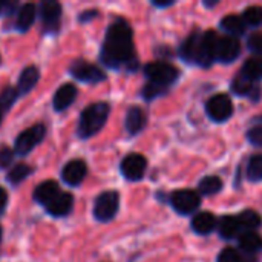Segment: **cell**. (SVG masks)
Listing matches in <instances>:
<instances>
[{
	"mask_svg": "<svg viewBox=\"0 0 262 262\" xmlns=\"http://www.w3.org/2000/svg\"><path fill=\"white\" fill-rule=\"evenodd\" d=\"M134 40L130 26L123 21H114L107 32L101 49V60L109 68H120L129 64L134 60Z\"/></svg>",
	"mask_w": 262,
	"mask_h": 262,
	"instance_id": "6da1fadb",
	"label": "cell"
},
{
	"mask_svg": "<svg viewBox=\"0 0 262 262\" xmlns=\"http://www.w3.org/2000/svg\"><path fill=\"white\" fill-rule=\"evenodd\" d=\"M109 117V106L106 103H94L88 106L78 121V135L81 138H91L101 130Z\"/></svg>",
	"mask_w": 262,
	"mask_h": 262,
	"instance_id": "7a4b0ae2",
	"label": "cell"
},
{
	"mask_svg": "<svg viewBox=\"0 0 262 262\" xmlns=\"http://www.w3.org/2000/svg\"><path fill=\"white\" fill-rule=\"evenodd\" d=\"M144 74L147 75L149 81L164 88H167L178 78V69L167 61H152L146 64Z\"/></svg>",
	"mask_w": 262,
	"mask_h": 262,
	"instance_id": "3957f363",
	"label": "cell"
},
{
	"mask_svg": "<svg viewBox=\"0 0 262 262\" xmlns=\"http://www.w3.org/2000/svg\"><path fill=\"white\" fill-rule=\"evenodd\" d=\"M120 207V196L117 192L111 190V192H103L94 204V216L101 221V223H107L111 220L115 218L117 212Z\"/></svg>",
	"mask_w": 262,
	"mask_h": 262,
	"instance_id": "277c9868",
	"label": "cell"
},
{
	"mask_svg": "<svg viewBox=\"0 0 262 262\" xmlns=\"http://www.w3.org/2000/svg\"><path fill=\"white\" fill-rule=\"evenodd\" d=\"M45 134H46V129H45L43 124H35V126L28 127L26 130H23V132L17 137L14 150H15L18 155H26V154H29L37 144L41 143V140L45 138Z\"/></svg>",
	"mask_w": 262,
	"mask_h": 262,
	"instance_id": "5b68a950",
	"label": "cell"
},
{
	"mask_svg": "<svg viewBox=\"0 0 262 262\" xmlns=\"http://www.w3.org/2000/svg\"><path fill=\"white\" fill-rule=\"evenodd\" d=\"M206 112L207 115L216 121V123H223L226 120H229L233 114V103L229 98V95L226 94H218L213 95L207 104H206Z\"/></svg>",
	"mask_w": 262,
	"mask_h": 262,
	"instance_id": "8992f818",
	"label": "cell"
},
{
	"mask_svg": "<svg viewBox=\"0 0 262 262\" xmlns=\"http://www.w3.org/2000/svg\"><path fill=\"white\" fill-rule=\"evenodd\" d=\"M170 203H172V207L175 209V212H178L181 215H189L198 209L201 200L196 192L183 189V190H177L172 193Z\"/></svg>",
	"mask_w": 262,
	"mask_h": 262,
	"instance_id": "52a82bcc",
	"label": "cell"
},
{
	"mask_svg": "<svg viewBox=\"0 0 262 262\" xmlns=\"http://www.w3.org/2000/svg\"><path fill=\"white\" fill-rule=\"evenodd\" d=\"M71 75H74L77 80L80 81H86V83H98V81H103L106 78L104 72L92 64V63H88L84 60H77L71 64Z\"/></svg>",
	"mask_w": 262,
	"mask_h": 262,
	"instance_id": "ba28073f",
	"label": "cell"
},
{
	"mask_svg": "<svg viewBox=\"0 0 262 262\" xmlns=\"http://www.w3.org/2000/svg\"><path fill=\"white\" fill-rule=\"evenodd\" d=\"M147 161L140 154H130L121 161V173L129 181H138L144 177Z\"/></svg>",
	"mask_w": 262,
	"mask_h": 262,
	"instance_id": "9c48e42d",
	"label": "cell"
},
{
	"mask_svg": "<svg viewBox=\"0 0 262 262\" xmlns=\"http://www.w3.org/2000/svg\"><path fill=\"white\" fill-rule=\"evenodd\" d=\"M218 40H220V37L215 31H207V32L201 34L200 55H198V63L201 66H209L216 58Z\"/></svg>",
	"mask_w": 262,
	"mask_h": 262,
	"instance_id": "30bf717a",
	"label": "cell"
},
{
	"mask_svg": "<svg viewBox=\"0 0 262 262\" xmlns=\"http://www.w3.org/2000/svg\"><path fill=\"white\" fill-rule=\"evenodd\" d=\"M40 14H41L45 29L48 32H57L60 28V18H61V5L55 0H46L41 3Z\"/></svg>",
	"mask_w": 262,
	"mask_h": 262,
	"instance_id": "8fae6325",
	"label": "cell"
},
{
	"mask_svg": "<svg viewBox=\"0 0 262 262\" xmlns=\"http://www.w3.org/2000/svg\"><path fill=\"white\" fill-rule=\"evenodd\" d=\"M241 52V45L236 37H220L216 48V60L223 63H232L238 58Z\"/></svg>",
	"mask_w": 262,
	"mask_h": 262,
	"instance_id": "7c38bea8",
	"label": "cell"
},
{
	"mask_svg": "<svg viewBox=\"0 0 262 262\" xmlns=\"http://www.w3.org/2000/svg\"><path fill=\"white\" fill-rule=\"evenodd\" d=\"M86 172H88V167H86L84 161L72 160L63 167L61 178L68 186H78L86 178Z\"/></svg>",
	"mask_w": 262,
	"mask_h": 262,
	"instance_id": "4fadbf2b",
	"label": "cell"
},
{
	"mask_svg": "<svg viewBox=\"0 0 262 262\" xmlns=\"http://www.w3.org/2000/svg\"><path fill=\"white\" fill-rule=\"evenodd\" d=\"M72 206H74V198L71 193H66V192H60L48 206H46V210L49 215L52 216H66L71 210H72Z\"/></svg>",
	"mask_w": 262,
	"mask_h": 262,
	"instance_id": "5bb4252c",
	"label": "cell"
},
{
	"mask_svg": "<svg viewBox=\"0 0 262 262\" xmlns=\"http://www.w3.org/2000/svg\"><path fill=\"white\" fill-rule=\"evenodd\" d=\"M75 97H77V88L72 83L63 84L60 89H57V92L54 95V100H52L54 109L58 112L66 111L75 101Z\"/></svg>",
	"mask_w": 262,
	"mask_h": 262,
	"instance_id": "9a60e30c",
	"label": "cell"
},
{
	"mask_svg": "<svg viewBox=\"0 0 262 262\" xmlns=\"http://www.w3.org/2000/svg\"><path fill=\"white\" fill-rule=\"evenodd\" d=\"M58 193H60V189H58V184L55 181H43L34 190V200L38 204L48 206Z\"/></svg>",
	"mask_w": 262,
	"mask_h": 262,
	"instance_id": "2e32d148",
	"label": "cell"
},
{
	"mask_svg": "<svg viewBox=\"0 0 262 262\" xmlns=\"http://www.w3.org/2000/svg\"><path fill=\"white\" fill-rule=\"evenodd\" d=\"M38 78H40V72H38V69H37L35 66H28V68H25V69L21 71V74H20L18 84H17V86H18V88H17L18 94H28L29 91H32V89L35 88Z\"/></svg>",
	"mask_w": 262,
	"mask_h": 262,
	"instance_id": "e0dca14e",
	"label": "cell"
},
{
	"mask_svg": "<svg viewBox=\"0 0 262 262\" xmlns=\"http://www.w3.org/2000/svg\"><path fill=\"white\" fill-rule=\"evenodd\" d=\"M146 126V114L143 112L141 107H130L127 111L126 115V129L130 135L138 134L140 130H143V127Z\"/></svg>",
	"mask_w": 262,
	"mask_h": 262,
	"instance_id": "ac0fdd59",
	"label": "cell"
},
{
	"mask_svg": "<svg viewBox=\"0 0 262 262\" xmlns=\"http://www.w3.org/2000/svg\"><path fill=\"white\" fill-rule=\"evenodd\" d=\"M200 41H201V34L196 35H190L187 37V40L183 43L181 49H180V54L181 57L189 61V63H198V55H200Z\"/></svg>",
	"mask_w": 262,
	"mask_h": 262,
	"instance_id": "d6986e66",
	"label": "cell"
},
{
	"mask_svg": "<svg viewBox=\"0 0 262 262\" xmlns=\"http://www.w3.org/2000/svg\"><path fill=\"white\" fill-rule=\"evenodd\" d=\"M216 227V218L209 212H201L192 220V229L198 235H209Z\"/></svg>",
	"mask_w": 262,
	"mask_h": 262,
	"instance_id": "ffe728a7",
	"label": "cell"
},
{
	"mask_svg": "<svg viewBox=\"0 0 262 262\" xmlns=\"http://www.w3.org/2000/svg\"><path fill=\"white\" fill-rule=\"evenodd\" d=\"M243 78L249 80V81H258L262 80V57H252L247 58L243 64Z\"/></svg>",
	"mask_w": 262,
	"mask_h": 262,
	"instance_id": "44dd1931",
	"label": "cell"
},
{
	"mask_svg": "<svg viewBox=\"0 0 262 262\" xmlns=\"http://www.w3.org/2000/svg\"><path fill=\"white\" fill-rule=\"evenodd\" d=\"M218 230H220V235L226 239H232L238 236V233L243 232L236 216H223L218 224Z\"/></svg>",
	"mask_w": 262,
	"mask_h": 262,
	"instance_id": "7402d4cb",
	"label": "cell"
},
{
	"mask_svg": "<svg viewBox=\"0 0 262 262\" xmlns=\"http://www.w3.org/2000/svg\"><path fill=\"white\" fill-rule=\"evenodd\" d=\"M34 18H35V6H34L32 3L23 5V6L20 8L18 14H17V23H15L17 29L21 31V32L28 31V29L32 26Z\"/></svg>",
	"mask_w": 262,
	"mask_h": 262,
	"instance_id": "603a6c76",
	"label": "cell"
},
{
	"mask_svg": "<svg viewBox=\"0 0 262 262\" xmlns=\"http://www.w3.org/2000/svg\"><path fill=\"white\" fill-rule=\"evenodd\" d=\"M232 89L238 94V95H244V97H249V98H253V100H258L259 95H261V89L253 84L252 81L246 80V78H236L233 81V86Z\"/></svg>",
	"mask_w": 262,
	"mask_h": 262,
	"instance_id": "cb8c5ba5",
	"label": "cell"
},
{
	"mask_svg": "<svg viewBox=\"0 0 262 262\" xmlns=\"http://www.w3.org/2000/svg\"><path fill=\"white\" fill-rule=\"evenodd\" d=\"M246 23L243 17L238 15H227L221 20V28L230 34V37H238L246 32Z\"/></svg>",
	"mask_w": 262,
	"mask_h": 262,
	"instance_id": "d4e9b609",
	"label": "cell"
},
{
	"mask_svg": "<svg viewBox=\"0 0 262 262\" xmlns=\"http://www.w3.org/2000/svg\"><path fill=\"white\" fill-rule=\"evenodd\" d=\"M236 218H238V221H239L241 229L246 230V232H253L255 229H259L262 224V220L261 216H259V213L255 212V210H250V209L241 212Z\"/></svg>",
	"mask_w": 262,
	"mask_h": 262,
	"instance_id": "484cf974",
	"label": "cell"
},
{
	"mask_svg": "<svg viewBox=\"0 0 262 262\" xmlns=\"http://www.w3.org/2000/svg\"><path fill=\"white\" fill-rule=\"evenodd\" d=\"M239 247L247 253H256L262 249V238L255 232H244L239 236Z\"/></svg>",
	"mask_w": 262,
	"mask_h": 262,
	"instance_id": "4316f807",
	"label": "cell"
},
{
	"mask_svg": "<svg viewBox=\"0 0 262 262\" xmlns=\"http://www.w3.org/2000/svg\"><path fill=\"white\" fill-rule=\"evenodd\" d=\"M198 189H200L201 195H204V196L216 195L223 189V181L218 177H206L200 181Z\"/></svg>",
	"mask_w": 262,
	"mask_h": 262,
	"instance_id": "83f0119b",
	"label": "cell"
},
{
	"mask_svg": "<svg viewBox=\"0 0 262 262\" xmlns=\"http://www.w3.org/2000/svg\"><path fill=\"white\" fill-rule=\"evenodd\" d=\"M247 178L250 181H262V155H253L247 164Z\"/></svg>",
	"mask_w": 262,
	"mask_h": 262,
	"instance_id": "f1b7e54d",
	"label": "cell"
},
{
	"mask_svg": "<svg viewBox=\"0 0 262 262\" xmlns=\"http://www.w3.org/2000/svg\"><path fill=\"white\" fill-rule=\"evenodd\" d=\"M31 172H32V169H31L28 164H17L15 167L11 169V172L8 173L6 180H8L11 184L17 186L18 183H21L23 180H26V178L31 175Z\"/></svg>",
	"mask_w": 262,
	"mask_h": 262,
	"instance_id": "f546056e",
	"label": "cell"
},
{
	"mask_svg": "<svg viewBox=\"0 0 262 262\" xmlns=\"http://www.w3.org/2000/svg\"><path fill=\"white\" fill-rule=\"evenodd\" d=\"M243 20L246 25H250V26H258L262 23V6L258 5H253V6H249L246 8L244 14H243Z\"/></svg>",
	"mask_w": 262,
	"mask_h": 262,
	"instance_id": "4dcf8cb0",
	"label": "cell"
},
{
	"mask_svg": "<svg viewBox=\"0 0 262 262\" xmlns=\"http://www.w3.org/2000/svg\"><path fill=\"white\" fill-rule=\"evenodd\" d=\"M17 97H18V91L15 88L9 86V88L3 89V92L0 94V107H2V111L9 109L15 103Z\"/></svg>",
	"mask_w": 262,
	"mask_h": 262,
	"instance_id": "1f68e13d",
	"label": "cell"
},
{
	"mask_svg": "<svg viewBox=\"0 0 262 262\" xmlns=\"http://www.w3.org/2000/svg\"><path fill=\"white\" fill-rule=\"evenodd\" d=\"M218 262H250V259L236 249H224L218 256Z\"/></svg>",
	"mask_w": 262,
	"mask_h": 262,
	"instance_id": "d6a6232c",
	"label": "cell"
},
{
	"mask_svg": "<svg viewBox=\"0 0 262 262\" xmlns=\"http://www.w3.org/2000/svg\"><path fill=\"white\" fill-rule=\"evenodd\" d=\"M164 91H166V88L164 86H160V84H157V83H152V81H149L144 88H143V97L146 98V100H155L157 97H160L161 94H164Z\"/></svg>",
	"mask_w": 262,
	"mask_h": 262,
	"instance_id": "836d02e7",
	"label": "cell"
},
{
	"mask_svg": "<svg viewBox=\"0 0 262 262\" xmlns=\"http://www.w3.org/2000/svg\"><path fill=\"white\" fill-rule=\"evenodd\" d=\"M249 49L256 54V57H262V34L261 32H253L249 40H247Z\"/></svg>",
	"mask_w": 262,
	"mask_h": 262,
	"instance_id": "e575fe53",
	"label": "cell"
},
{
	"mask_svg": "<svg viewBox=\"0 0 262 262\" xmlns=\"http://www.w3.org/2000/svg\"><path fill=\"white\" fill-rule=\"evenodd\" d=\"M14 160V152L9 147H0V167L6 169Z\"/></svg>",
	"mask_w": 262,
	"mask_h": 262,
	"instance_id": "d590c367",
	"label": "cell"
},
{
	"mask_svg": "<svg viewBox=\"0 0 262 262\" xmlns=\"http://www.w3.org/2000/svg\"><path fill=\"white\" fill-rule=\"evenodd\" d=\"M247 140L253 144V146H262V126L252 127L247 132Z\"/></svg>",
	"mask_w": 262,
	"mask_h": 262,
	"instance_id": "8d00e7d4",
	"label": "cell"
},
{
	"mask_svg": "<svg viewBox=\"0 0 262 262\" xmlns=\"http://www.w3.org/2000/svg\"><path fill=\"white\" fill-rule=\"evenodd\" d=\"M8 203V193L3 187H0V212H3V209L6 207Z\"/></svg>",
	"mask_w": 262,
	"mask_h": 262,
	"instance_id": "74e56055",
	"label": "cell"
},
{
	"mask_svg": "<svg viewBox=\"0 0 262 262\" xmlns=\"http://www.w3.org/2000/svg\"><path fill=\"white\" fill-rule=\"evenodd\" d=\"M98 12L97 11H84L81 15H80V21H88V20H91V18H94L95 15H97Z\"/></svg>",
	"mask_w": 262,
	"mask_h": 262,
	"instance_id": "f35d334b",
	"label": "cell"
},
{
	"mask_svg": "<svg viewBox=\"0 0 262 262\" xmlns=\"http://www.w3.org/2000/svg\"><path fill=\"white\" fill-rule=\"evenodd\" d=\"M3 8H5V3H0V14L3 12Z\"/></svg>",
	"mask_w": 262,
	"mask_h": 262,
	"instance_id": "ab89813d",
	"label": "cell"
},
{
	"mask_svg": "<svg viewBox=\"0 0 262 262\" xmlns=\"http://www.w3.org/2000/svg\"><path fill=\"white\" fill-rule=\"evenodd\" d=\"M0 121H2V107H0Z\"/></svg>",
	"mask_w": 262,
	"mask_h": 262,
	"instance_id": "60d3db41",
	"label": "cell"
},
{
	"mask_svg": "<svg viewBox=\"0 0 262 262\" xmlns=\"http://www.w3.org/2000/svg\"><path fill=\"white\" fill-rule=\"evenodd\" d=\"M0 239H2V229H0Z\"/></svg>",
	"mask_w": 262,
	"mask_h": 262,
	"instance_id": "b9f144b4",
	"label": "cell"
}]
</instances>
